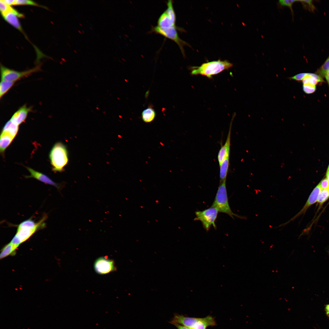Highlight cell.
<instances>
[{
  "instance_id": "d4e9b609",
  "label": "cell",
  "mask_w": 329,
  "mask_h": 329,
  "mask_svg": "<svg viewBox=\"0 0 329 329\" xmlns=\"http://www.w3.org/2000/svg\"><path fill=\"white\" fill-rule=\"evenodd\" d=\"M26 5L39 6L45 8L44 6L40 5L36 2L28 0H15L14 5Z\"/></svg>"
},
{
  "instance_id": "9c48e42d",
  "label": "cell",
  "mask_w": 329,
  "mask_h": 329,
  "mask_svg": "<svg viewBox=\"0 0 329 329\" xmlns=\"http://www.w3.org/2000/svg\"><path fill=\"white\" fill-rule=\"evenodd\" d=\"M166 9L159 17L157 25L162 28H169L176 26V17L172 0L168 1Z\"/></svg>"
},
{
  "instance_id": "f546056e",
  "label": "cell",
  "mask_w": 329,
  "mask_h": 329,
  "mask_svg": "<svg viewBox=\"0 0 329 329\" xmlns=\"http://www.w3.org/2000/svg\"><path fill=\"white\" fill-rule=\"evenodd\" d=\"M306 73H302L297 74L293 76L290 77V79L296 81H302L306 75Z\"/></svg>"
},
{
  "instance_id": "8992f818",
  "label": "cell",
  "mask_w": 329,
  "mask_h": 329,
  "mask_svg": "<svg viewBox=\"0 0 329 329\" xmlns=\"http://www.w3.org/2000/svg\"><path fill=\"white\" fill-rule=\"evenodd\" d=\"M218 212L217 208L212 207L203 211H197L195 212L196 217L194 220L200 221L207 231H209L212 225L216 229L215 222Z\"/></svg>"
},
{
  "instance_id": "4316f807",
  "label": "cell",
  "mask_w": 329,
  "mask_h": 329,
  "mask_svg": "<svg viewBox=\"0 0 329 329\" xmlns=\"http://www.w3.org/2000/svg\"><path fill=\"white\" fill-rule=\"evenodd\" d=\"M302 89L306 94H311L315 92L316 88V86L309 84H303Z\"/></svg>"
},
{
  "instance_id": "836d02e7",
  "label": "cell",
  "mask_w": 329,
  "mask_h": 329,
  "mask_svg": "<svg viewBox=\"0 0 329 329\" xmlns=\"http://www.w3.org/2000/svg\"><path fill=\"white\" fill-rule=\"evenodd\" d=\"M5 4L9 5H14L15 0H2Z\"/></svg>"
},
{
  "instance_id": "4fadbf2b",
  "label": "cell",
  "mask_w": 329,
  "mask_h": 329,
  "mask_svg": "<svg viewBox=\"0 0 329 329\" xmlns=\"http://www.w3.org/2000/svg\"><path fill=\"white\" fill-rule=\"evenodd\" d=\"M27 168L30 174L29 176H26V178H33L45 184L52 185L58 189L61 188L60 185L54 182L46 175L30 168L27 167Z\"/></svg>"
},
{
  "instance_id": "44dd1931",
  "label": "cell",
  "mask_w": 329,
  "mask_h": 329,
  "mask_svg": "<svg viewBox=\"0 0 329 329\" xmlns=\"http://www.w3.org/2000/svg\"><path fill=\"white\" fill-rule=\"evenodd\" d=\"M155 116L156 112L151 107H148L144 110L141 114L142 120L146 123L152 122L154 119Z\"/></svg>"
},
{
  "instance_id": "7402d4cb",
  "label": "cell",
  "mask_w": 329,
  "mask_h": 329,
  "mask_svg": "<svg viewBox=\"0 0 329 329\" xmlns=\"http://www.w3.org/2000/svg\"><path fill=\"white\" fill-rule=\"evenodd\" d=\"M18 247L12 244L10 242L5 245L2 249L0 255V259L5 257L12 254Z\"/></svg>"
},
{
  "instance_id": "30bf717a",
  "label": "cell",
  "mask_w": 329,
  "mask_h": 329,
  "mask_svg": "<svg viewBox=\"0 0 329 329\" xmlns=\"http://www.w3.org/2000/svg\"><path fill=\"white\" fill-rule=\"evenodd\" d=\"M94 268L95 272L101 275L107 274L116 270L114 260L102 256L95 260Z\"/></svg>"
},
{
  "instance_id": "9a60e30c",
  "label": "cell",
  "mask_w": 329,
  "mask_h": 329,
  "mask_svg": "<svg viewBox=\"0 0 329 329\" xmlns=\"http://www.w3.org/2000/svg\"><path fill=\"white\" fill-rule=\"evenodd\" d=\"M4 19L13 27L17 29L24 35L27 38L21 26L18 19L16 15L11 13H9L2 16Z\"/></svg>"
},
{
  "instance_id": "8d00e7d4",
  "label": "cell",
  "mask_w": 329,
  "mask_h": 329,
  "mask_svg": "<svg viewBox=\"0 0 329 329\" xmlns=\"http://www.w3.org/2000/svg\"><path fill=\"white\" fill-rule=\"evenodd\" d=\"M327 170H329V165Z\"/></svg>"
},
{
  "instance_id": "8fae6325",
  "label": "cell",
  "mask_w": 329,
  "mask_h": 329,
  "mask_svg": "<svg viewBox=\"0 0 329 329\" xmlns=\"http://www.w3.org/2000/svg\"><path fill=\"white\" fill-rule=\"evenodd\" d=\"M321 191V189L319 184L313 189L310 195L307 202L301 210L289 220L285 223L281 224L278 226V227L285 226L291 221L294 220L299 216L304 214L309 207L317 201L318 197Z\"/></svg>"
},
{
  "instance_id": "603a6c76",
  "label": "cell",
  "mask_w": 329,
  "mask_h": 329,
  "mask_svg": "<svg viewBox=\"0 0 329 329\" xmlns=\"http://www.w3.org/2000/svg\"><path fill=\"white\" fill-rule=\"evenodd\" d=\"M15 82L1 80L0 83V98H1L13 86Z\"/></svg>"
},
{
  "instance_id": "ffe728a7",
  "label": "cell",
  "mask_w": 329,
  "mask_h": 329,
  "mask_svg": "<svg viewBox=\"0 0 329 329\" xmlns=\"http://www.w3.org/2000/svg\"><path fill=\"white\" fill-rule=\"evenodd\" d=\"M13 139L9 135L1 133L0 139V151L1 153H3L4 152Z\"/></svg>"
},
{
  "instance_id": "7c38bea8",
  "label": "cell",
  "mask_w": 329,
  "mask_h": 329,
  "mask_svg": "<svg viewBox=\"0 0 329 329\" xmlns=\"http://www.w3.org/2000/svg\"><path fill=\"white\" fill-rule=\"evenodd\" d=\"M31 107H28L26 105H24L15 112L10 119L13 122L19 126L25 122L28 113L31 111Z\"/></svg>"
},
{
  "instance_id": "f1b7e54d",
  "label": "cell",
  "mask_w": 329,
  "mask_h": 329,
  "mask_svg": "<svg viewBox=\"0 0 329 329\" xmlns=\"http://www.w3.org/2000/svg\"><path fill=\"white\" fill-rule=\"evenodd\" d=\"M319 184L321 190L329 189V181L326 178L322 180Z\"/></svg>"
},
{
  "instance_id": "5b68a950",
  "label": "cell",
  "mask_w": 329,
  "mask_h": 329,
  "mask_svg": "<svg viewBox=\"0 0 329 329\" xmlns=\"http://www.w3.org/2000/svg\"><path fill=\"white\" fill-rule=\"evenodd\" d=\"M53 170L61 172L68 161V152L65 146L61 142L54 144L49 154Z\"/></svg>"
},
{
  "instance_id": "1f68e13d",
  "label": "cell",
  "mask_w": 329,
  "mask_h": 329,
  "mask_svg": "<svg viewBox=\"0 0 329 329\" xmlns=\"http://www.w3.org/2000/svg\"><path fill=\"white\" fill-rule=\"evenodd\" d=\"M322 78H324L329 87V68L325 71L321 76Z\"/></svg>"
},
{
  "instance_id": "484cf974",
  "label": "cell",
  "mask_w": 329,
  "mask_h": 329,
  "mask_svg": "<svg viewBox=\"0 0 329 329\" xmlns=\"http://www.w3.org/2000/svg\"><path fill=\"white\" fill-rule=\"evenodd\" d=\"M329 68V56L325 61L324 63L316 72V73L320 76L327 69Z\"/></svg>"
},
{
  "instance_id": "ba28073f",
  "label": "cell",
  "mask_w": 329,
  "mask_h": 329,
  "mask_svg": "<svg viewBox=\"0 0 329 329\" xmlns=\"http://www.w3.org/2000/svg\"><path fill=\"white\" fill-rule=\"evenodd\" d=\"M178 29V27L176 26L166 28L157 25L152 27L151 31L161 34L175 42L180 48L183 56H185L183 47L185 45H188V44L180 38L177 31Z\"/></svg>"
},
{
  "instance_id": "7a4b0ae2",
  "label": "cell",
  "mask_w": 329,
  "mask_h": 329,
  "mask_svg": "<svg viewBox=\"0 0 329 329\" xmlns=\"http://www.w3.org/2000/svg\"><path fill=\"white\" fill-rule=\"evenodd\" d=\"M233 66V64L227 60H218L202 64L199 66L192 67V75H200L211 78L212 76L223 71L228 69Z\"/></svg>"
},
{
  "instance_id": "83f0119b",
  "label": "cell",
  "mask_w": 329,
  "mask_h": 329,
  "mask_svg": "<svg viewBox=\"0 0 329 329\" xmlns=\"http://www.w3.org/2000/svg\"><path fill=\"white\" fill-rule=\"evenodd\" d=\"M295 2H297V0H280L279 1V3L281 6L288 7L292 12V6L293 4Z\"/></svg>"
},
{
  "instance_id": "d6986e66",
  "label": "cell",
  "mask_w": 329,
  "mask_h": 329,
  "mask_svg": "<svg viewBox=\"0 0 329 329\" xmlns=\"http://www.w3.org/2000/svg\"><path fill=\"white\" fill-rule=\"evenodd\" d=\"M0 10L2 15L11 13L16 15L18 17L22 18L24 17L23 14L19 12L10 5L5 4L2 0H0Z\"/></svg>"
},
{
  "instance_id": "4dcf8cb0",
  "label": "cell",
  "mask_w": 329,
  "mask_h": 329,
  "mask_svg": "<svg viewBox=\"0 0 329 329\" xmlns=\"http://www.w3.org/2000/svg\"><path fill=\"white\" fill-rule=\"evenodd\" d=\"M298 1L301 2L303 3V4H305L306 5H308V6L311 9H312V10L314 9L315 8L312 2V0H299Z\"/></svg>"
},
{
  "instance_id": "d590c367",
  "label": "cell",
  "mask_w": 329,
  "mask_h": 329,
  "mask_svg": "<svg viewBox=\"0 0 329 329\" xmlns=\"http://www.w3.org/2000/svg\"><path fill=\"white\" fill-rule=\"evenodd\" d=\"M326 178L329 181V170H327L326 173Z\"/></svg>"
},
{
  "instance_id": "3957f363",
  "label": "cell",
  "mask_w": 329,
  "mask_h": 329,
  "mask_svg": "<svg viewBox=\"0 0 329 329\" xmlns=\"http://www.w3.org/2000/svg\"><path fill=\"white\" fill-rule=\"evenodd\" d=\"M170 323L178 324L192 329H207L210 326L216 325L214 318L210 316L203 318H196L175 314Z\"/></svg>"
},
{
  "instance_id": "cb8c5ba5",
  "label": "cell",
  "mask_w": 329,
  "mask_h": 329,
  "mask_svg": "<svg viewBox=\"0 0 329 329\" xmlns=\"http://www.w3.org/2000/svg\"><path fill=\"white\" fill-rule=\"evenodd\" d=\"M321 190L317 200V202L320 206H321L329 197V189Z\"/></svg>"
},
{
  "instance_id": "74e56055",
  "label": "cell",
  "mask_w": 329,
  "mask_h": 329,
  "mask_svg": "<svg viewBox=\"0 0 329 329\" xmlns=\"http://www.w3.org/2000/svg\"><path fill=\"white\" fill-rule=\"evenodd\" d=\"M78 31H79V33H81V32H80V30H78Z\"/></svg>"
},
{
  "instance_id": "277c9868",
  "label": "cell",
  "mask_w": 329,
  "mask_h": 329,
  "mask_svg": "<svg viewBox=\"0 0 329 329\" xmlns=\"http://www.w3.org/2000/svg\"><path fill=\"white\" fill-rule=\"evenodd\" d=\"M226 181L220 182L214 200L211 207L216 208L219 212L226 214L233 219L235 216L240 218L246 219V217L237 215L232 210L228 201Z\"/></svg>"
},
{
  "instance_id": "2e32d148",
  "label": "cell",
  "mask_w": 329,
  "mask_h": 329,
  "mask_svg": "<svg viewBox=\"0 0 329 329\" xmlns=\"http://www.w3.org/2000/svg\"><path fill=\"white\" fill-rule=\"evenodd\" d=\"M302 82L303 84H309L316 86L319 83L325 82L322 77L316 73H306Z\"/></svg>"
},
{
  "instance_id": "ac0fdd59",
  "label": "cell",
  "mask_w": 329,
  "mask_h": 329,
  "mask_svg": "<svg viewBox=\"0 0 329 329\" xmlns=\"http://www.w3.org/2000/svg\"><path fill=\"white\" fill-rule=\"evenodd\" d=\"M229 165V156L226 157L219 165L220 182L226 181Z\"/></svg>"
},
{
  "instance_id": "6da1fadb",
  "label": "cell",
  "mask_w": 329,
  "mask_h": 329,
  "mask_svg": "<svg viewBox=\"0 0 329 329\" xmlns=\"http://www.w3.org/2000/svg\"><path fill=\"white\" fill-rule=\"evenodd\" d=\"M44 217L38 222L35 223L31 219L26 220L18 226L16 233L10 242L17 247L29 239L37 231L44 226Z\"/></svg>"
},
{
  "instance_id": "52a82bcc",
  "label": "cell",
  "mask_w": 329,
  "mask_h": 329,
  "mask_svg": "<svg viewBox=\"0 0 329 329\" xmlns=\"http://www.w3.org/2000/svg\"><path fill=\"white\" fill-rule=\"evenodd\" d=\"M40 66H37L28 70L18 71L7 68L3 65H0L1 80L15 83L24 77L40 70Z\"/></svg>"
},
{
  "instance_id": "5bb4252c",
  "label": "cell",
  "mask_w": 329,
  "mask_h": 329,
  "mask_svg": "<svg viewBox=\"0 0 329 329\" xmlns=\"http://www.w3.org/2000/svg\"><path fill=\"white\" fill-rule=\"evenodd\" d=\"M228 133L225 142L223 145H222L218 152V160L219 165L227 157L229 156L230 148L231 130L232 124L230 125Z\"/></svg>"
},
{
  "instance_id": "e0dca14e",
  "label": "cell",
  "mask_w": 329,
  "mask_h": 329,
  "mask_svg": "<svg viewBox=\"0 0 329 329\" xmlns=\"http://www.w3.org/2000/svg\"><path fill=\"white\" fill-rule=\"evenodd\" d=\"M19 126L10 119L4 126L2 133L8 134L14 139L18 132Z\"/></svg>"
},
{
  "instance_id": "e575fe53",
  "label": "cell",
  "mask_w": 329,
  "mask_h": 329,
  "mask_svg": "<svg viewBox=\"0 0 329 329\" xmlns=\"http://www.w3.org/2000/svg\"><path fill=\"white\" fill-rule=\"evenodd\" d=\"M325 310L327 315L329 317V304L326 306Z\"/></svg>"
},
{
  "instance_id": "d6a6232c",
  "label": "cell",
  "mask_w": 329,
  "mask_h": 329,
  "mask_svg": "<svg viewBox=\"0 0 329 329\" xmlns=\"http://www.w3.org/2000/svg\"><path fill=\"white\" fill-rule=\"evenodd\" d=\"M172 324L174 325L178 329H192L188 327L177 323H173Z\"/></svg>"
}]
</instances>
